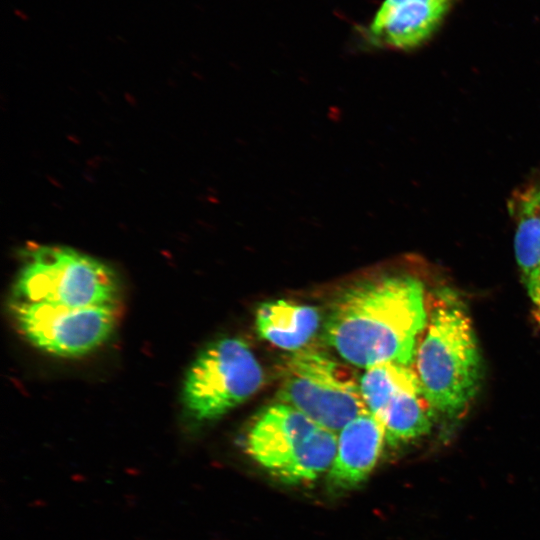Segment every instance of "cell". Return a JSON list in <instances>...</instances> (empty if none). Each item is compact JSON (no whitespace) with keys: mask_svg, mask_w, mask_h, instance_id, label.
<instances>
[{"mask_svg":"<svg viewBox=\"0 0 540 540\" xmlns=\"http://www.w3.org/2000/svg\"><path fill=\"white\" fill-rule=\"evenodd\" d=\"M514 250L522 281L540 323V198L538 189L521 193L513 203Z\"/></svg>","mask_w":540,"mask_h":540,"instance_id":"obj_12","label":"cell"},{"mask_svg":"<svg viewBox=\"0 0 540 540\" xmlns=\"http://www.w3.org/2000/svg\"><path fill=\"white\" fill-rule=\"evenodd\" d=\"M458 0H384L366 30L371 45L408 51L439 30Z\"/></svg>","mask_w":540,"mask_h":540,"instance_id":"obj_9","label":"cell"},{"mask_svg":"<svg viewBox=\"0 0 540 540\" xmlns=\"http://www.w3.org/2000/svg\"><path fill=\"white\" fill-rule=\"evenodd\" d=\"M427 322L422 282L405 274L383 275L360 281L336 298L324 336L353 366L409 365Z\"/></svg>","mask_w":540,"mask_h":540,"instance_id":"obj_1","label":"cell"},{"mask_svg":"<svg viewBox=\"0 0 540 540\" xmlns=\"http://www.w3.org/2000/svg\"><path fill=\"white\" fill-rule=\"evenodd\" d=\"M337 449L328 474L336 489H350L373 470L382 450L385 431L369 411L346 424L337 434Z\"/></svg>","mask_w":540,"mask_h":540,"instance_id":"obj_10","label":"cell"},{"mask_svg":"<svg viewBox=\"0 0 540 540\" xmlns=\"http://www.w3.org/2000/svg\"><path fill=\"white\" fill-rule=\"evenodd\" d=\"M415 356L431 409L450 417L460 414L479 389L482 364L471 320L452 292L439 293Z\"/></svg>","mask_w":540,"mask_h":540,"instance_id":"obj_2","label":"cell"},{"mask_svg":"<svg viewBox=\"0 0 540 540\" xmlns=\"http://www.w3.org/2000/svg\"><path fill=\"white\" fill-rule=\"evenodd\" d=\"M278 398L337 434L350 421L368 412L360 378L352 368L312 348L295 351L288 359Z\"/></svg>","mask_w":540,"mask_h":540,"instance_id":"obj_5","label":"cell"},{"mask_svg":"<svg viewBox=\"0 0 540 540\" xmlns=\"http://www.w3.org/2000/svg\"><path fill=\"white\" fill-rule=\"evenodd\" d=\"M12 299L72 308L116 306L120 283L115 271L73 248L32 244L22 252Z\"/></svg>","mask_w":540,"mask_h":540,"instance_id":"obj_3","label":"cell"},{"mask_svg":"<svg viewBox=\"0 0 540 540\" xmlns=\"http://www.w3.org/2000/svg\"><path fill=\"white\" fill-rule=\"evenodd\" d=\"M538 195H539V198H540V189H538Z\"/></svg>","mask_w":540,"mask_h":540,"instance_id":"obj_13","label":"cell"},{"mask_svg":"<svg viewBox=\"0 0 540 540\" xmlns=\"http://www.w3.org/2000/svg\"><path fill=\"white\" fill-rule=\"evenodd\" d=\"M360 387L368 411L382 424L390 445L409 442L431 429V407L416 371L408 365L382 363L365 369Z\"/></svg>","mask_w":540,"mask_h":540,"instance_id":"obj_8","label":"cell"},{"mask_svg":"<svg viewBox=\"0 0 540 540\" xmlns=\"http://www.w3.org/2000/svg\"><path fill=\"white\" fill-rule=\"evenodd\" d=\"M320 320L315 307L278 299L258 307L255 323L261 338L295 352L303 349L316 334Z\"/></svg>","mask_w":540,"mask_h":540,"instance_id":"obj_11","label":"cell"},{"mask_svg":"<svg viewBox=\"0 0 540 540\" xmlns=\"http://www.w3.org/2000/svg\"><path fill=\"white\" fill-rule=\"evenodd\" d=\"M337 433L284 404L264 409L246 437L250 456L287 483L316 479L332 466Z\"/></svg>","mask_w":540,"mask_h":540,"instance_id":"obj_4","label":"cell"},{"mask_svg":"<svg viewBox=\"0 0 540 540\" xmlns=\"http://www.w3.org/2000/svg\"><path fill=\"white\" fill-rule=\"evenodd\" d=\"M263 381V369L247 343L222 338L202 349L191 363L182 403L191 420L210 422L248 400Z\"/></svg>","mask_w":540,"mask_h":540,"instance_id":"obj_6","label":"cell"},{"mask_svg":"<svg viewBox=\"0 0 540 540\" xmlns=\"http://www.w3.org/2000/svg\"><path fill=\"white\" fill-rule=\"evenodd\" d=\"M119 305L72 308L11 299L16 326L34 347L60 357L86 355L113 333Z\"/></svg>","mask_w":540,"mask_h":540,"instance_id":"obj_7","label":"cell"}]
</instances>
